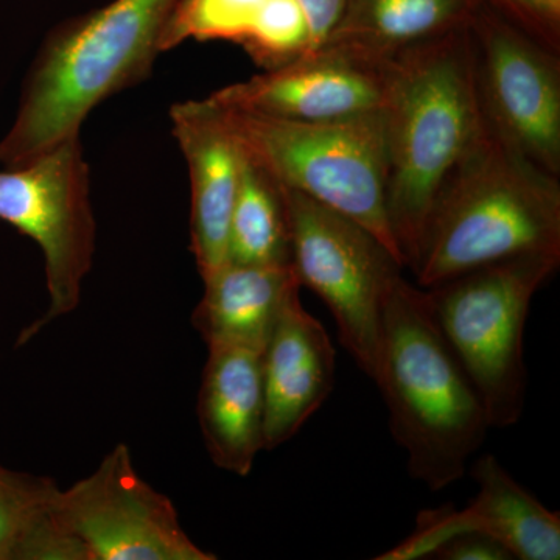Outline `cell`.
<instances>
[{
    "mask_svg": "<svg viewBox=\"0 0 560 560\" xmlns=\"http://www.w3.org/2000/svg\"><path fill=\"white\" fill-rule=\"evenodd\" d=\"M198 394V422L210 459L248 477L265 451L261 352L245 346H210Z\"/></svg>",
    "mask_w": 560,
    "mask_h": 560,
    "instance_id": "14",
    "label": "cell"
},
{
    "mask_svg": "<svg viewBox=\"0 0 560 560\" xmlns=\"http://www.w3.org/2000/svg\"><path fill=\"white\" fill-rule=\"evenodd\" d=\"M431 558L440 560H511L503 544L481 530H467L445 541Z\"/></svg>",
    "mask_w": 560,
    "mask_h": 560,
    "instance_id": "24",
    "label": "cell"
},
{
    "mask_svg": "<svg viewBox=\"0 0 560 560\" xmlns=\"http://www.w3.org/2000/svg\"><path fill=\"white\" fill-rule=\"evenodd\" d=\"M57 515L90 560L217 559L187 536L172 500L140 477L127 444L60 490Z\"/></svg>",
    "mask_w": 560,
    "mask_h": 560,
    "instance_id": "10",
    "label": "cell"
},
{
    "mask_svg": "<svg viewBox=\"0 0 560 560\" xmlns=\"http://www.w3.org/2000/svg\"><path fill=\"white\" fill-rule=\"evenodd\" d=\"M337 352L326 327L291 294L261 352L265 451L290 441L329 399Z\"/></svg>",
    "mask_w": 560,
    "mask_h": 560,
    "instance_id": "13",
    "label": "cell"
},
{
    "mask_svg": "<svg viewBox=\"0 0 560 560\" xmlns=\"http://www.w3.org/2000/svg\"><path fill=\"white\" fill-rule=\"evenodd\" d=\"M264 0H183L162 36V54L187 39L241 44Z\"/></svg>",
    "mask_w": 560,
    "mask_h": 560,
    "instance_id": "20",
    "label": "cell"
},
{
    "mask_svg": "<svg viewBox=\"0 0 560 560\" xmlns=\"http://www.w3.org/2000/svg\"><path fill=\"white\" fill-rule=\"evenodd\" d=\"M172 131L190 180V249L205 280L228 261L230 224L242 172V147L209 97L175 103Z\"/></svg>",
    "mask_w": 560,
    "mask_h": 560,
    "instance_id": "12",
    "label": "cell"
},
{
    "mask_svg": "<svg viewBox=\"0 0 560 560\" xmlns=\"http://www.w3.org/2000/svg\"><path fill=\"white\" fill-rule=\"evenodd\" d=\"M375 385L412 480L431 492L455 485L480 451L488 412L431 312L427 290L397 275L382 311Z\"/></svg>",
    "mask_w": 560,
    "mask_h": 560,
    "instance_id": "3",
    "label": "cell"
},
{
    "mask_svg": "<svg viewBox=\"0 0 560 560\" xmlns=\"http://www.w3.org/2000/svg\"><path fill=\"white\" fill-rule=\"evenodd\" d=\"M57 481L0 466V560H90L57 515Z\"/></svg>",
    "mask_w": 560,
    "mask_h": 560,
    "instance_id": "18",
    "label": "cell"
},
{
    "mask_svg": "<svg viewBox=\"0 0 560 560\" xmlns=\"http://www.w3.org/2000/svg\"><path fill=\"white\" fill-rule=\"evenodd\" d=\"M560 254V180L486 125L438 195L411 267L431 289L493 261Z\"/></svg>",
    "mask_w": 560,
    "mask_h": 560,
    "instance_id": "4",
    "label": "cell"
},
{
    "mask_svg": "<svg viewBox=\"0 0 560 560\" xmlns=\"http://www.w3.org/2000/svg\"><path fill=\"white\" fill-rule=\"evenodd\" d=\"M470 33L486 127L560 178V51L485 2L471 14Z\"/></svg>",
    "mask_w": 560,
    "mask_h": 560,
    "instance_id": "9",
    "label": "cell"
},
{
    "mask_svg": "<svg viewBox=\"0 0 560 560\" xmlns=\"http://www.w3.org/2000/svg\"><path fill=\"white\" fill-rule=\"evenodd\" d=\"M301 7L305 20H307L308 32H311V50H318L327 36L334 32L345 13L348 0H296Z\"/></svg>",
    "mask_w": 560,
    "mask_h": 560,
    "instance_id": "25",
    "label": "cell"
},
{
    "mask_svg": "<svg viewBox=\"0 0 560 560\" xmlns=\"http://www.w3.org/2000/svg\"><path fill=\"white\" fill-rule=\"evenodd\" d=\"M91 189L81 135L20 167H0V220L39 246L50 298L46 313L21 331L18 346L80 305L97 243Z\"/></svg>",
    "mask_w": 560,
    "mask_h": 560,
    "instance_id": "7",
    "label": "cell"
},
{
    "mask_svg": "<svg viewBox=\"0 0 560 560\" xmlns=\"http://www.w3.org/2000/svg\"><path fill=\"white\" fill-rule=\"evenodd\" d=\"M220 108L242 149L276 180L355 220L404 267L386 206L383 109L350 119L300 121Z\"/></svg>",
    "mask_w": 560,
    "mask_h": 560,
    "instance_id": "5",
    "label": "cell"
},
{
    "mask_svg": "<svg viewBox=\"0 0 560 560\" xmlns=\"http://www.w3.org/2000/svg\"><path fill=\"white\" fill-rule=\"evenodd\" d=\"M559 265L560 254H525L427 289L434 320L477 389L492 429L515 425L525 410L526 319L533 298Z\"/></svg>",
    "mask_w": 560,
    "mask_h": 560,
    "instance_id": "6",
    "label": "cell"
},
{
    "mask_svg": "<svg viewBox=\"0 0 560 560\" xmlns=\"http://www.w3.org/2000/svg\"><path fill=\"white\" fill-rule=\"evenodd\" d=\"M470 474L478 486L477 497L464 508L470 530L489 534L514 559H560L559 512L518 485L495 455L475 460Z\"/></svg>",
    "mask_w": 560,
    "mask_h": 560,
    "instance_id": "17",
    "label": "cell"
},
{
    "mask_svg": "<svg viewBox=\"0 0 560 560\" xmlns=\"http://www.w3.org/2000/svg\"><path fill=\"white\" fill-rule=\"evenodd\" d=\"M530 36L560 51V0H482Z\"/></svg>",
    "mask_w": 560,
    "mask_h": 560,
    "instance_id": "23",
    "label": "cell"
},
{
    "mask_svg": "<svg viewBox=\"0 0 560 560\" xmlns=\"http://www.w3.org/2000/svg\"><path fill=\"white\" fill-rule=\"evenodd\" d=\"M383 65L386 206L404 267L411 270L445 179L485 125L470 21Z\"/></svg>",
    "mask_w": 560,
    "mask_h": 560,
    "instance_id": "1",
    "label": "cell"
},
{
    "mask_svg": "<svg viewBox=\"0 0 560 560\" xmlns=\"http://www.w3.org/2000/svg\"><path fill=\"white\" fill-rule=\"evenodd\" d=\"M242 153L241 183L232 209L228 261L291 265L289 213L282 186L245 150L242 149Z\"/></svg>",
    "mask_w": 560,
    "mask_h": 560,
    "instance_id": "19",
    "label": "cell"
},
{
    "mask_svg": "<svg viewBox=\"0 0 560 560\" xmlns=\"http://www.w3.org/2000/svg\"><path fill=\"white\" fill-rule=\"evenodd\" d=\"M466 514L464 510H455L447 506L438 508V510H427L420 512L416 518V529L410 537L400 541L397 547L388 552L377 556L378 560H416L429 558L441 548L445 541L460 533H467Z\"/></svg>",
    "mask_w": 560,
    "mask_h": 560,
    "instance_id": "22",
    "label": "cell"
},
{
    "mask_svg": "<svg viewBox=\"0 0 560 560\" xmlns=\"http://www.w3.org/2000/svg\"><path fill=\"white\" fill-rule=\"evenodd\" d=\"M282 191L298 280L323 300L337 323L341 345L374 382L381 361L383 300L404 267L355 220L301 191L285 186Z\"/></svg>",
    "mask_w": 560,
    "mask_h": 560,
    "instance_id": "8",
    "label": "cell"
},
{
    "mask_svg": "<svg viewBox=\"0 0 560 560\" xmlns=\"http://www.w3.org/2000/svg\"><path fill=\"white\" fill-rule=\"evenodd\" d=\"M241 46L265 70L282 68L307 55L311 32L296 0H264Z\"/></svg>",
    "mask_w": 560,
    "mask_h": 560,
    "instance_id": "21",
    "label": "cell"
},
{
    "mask_svg": "<svg viewBox=\"0 0 560 560\" xmlns=\"http://www.w3.org/2000/svg\"><path fill=\"white\" fill-rule=\"evenodd\" d=\"M183 0H113L51 28L22 83L0 139V167H20L73 135L103 102L153 72L168 22Z\"/></svg>",
    "mask_w": 560,
    "mask_h": 560,
    "instance_id": "2",
    "label": "cell"
},
{
    "mask_svg": "<svg viewBox=\"0 0 560 560\" xmlns=\"http://www.w3.org/2000/svg\"><path fill=\"white\" fill-rule=\"evenodd\" d=\"M386 88L385 65L318 49L282 68L221 88L209 98L223 108L279 119L329 121L382 110Z\"/></svg>",
    "mask_w": 560,
    "mask_h": 560,
    "instance_id": "11",
    "label": "cell"
},
{
    "mask_svg": "<svg viewBox=\"0 0 560 560\" xmlns=\"http://www.w3.org/2000/svg\"><path fill=\"white\" fill-rule=\"evenodd\" d=\"M482 0H348L345 13L319 49L372 65L436 38L470 21Z\"/></svg>",
    "mask_w": 560,
    "mask_h": 560,
    "instance_id": "16",
    "label": "cell"
},
{
    "mask_svg": "<svg viewBox=\"0 0 560 560\" xmlns=\"http://www.w3.org/2000/svg\"><path fill=\"white\" fill-rule=\"evenodd\" d=\"M202 283L205 293L191 313V326L208 348L232 345L264 350L287 301L301 290L293 265L226 261Z\"/></svg>",
    "mask_w": 560,
    "mask_h": 560,
    "instance_id": "15",
    "label": "cell"
}]
</instances>
